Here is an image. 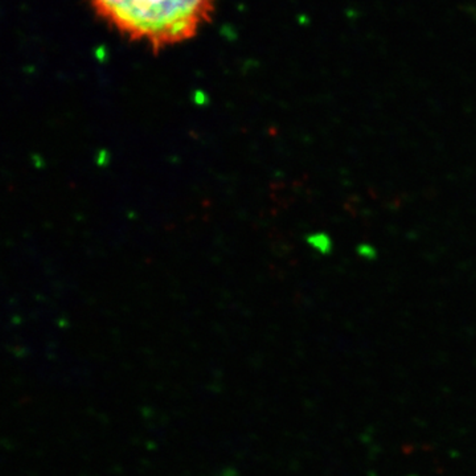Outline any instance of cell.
Listing matches in <instances>:
<instances>
[{"label": "cell", "mask_w": 476, "mask_h": 476, "mask_svg": "<svg viewBox=\"0 0 476 476\" xmlns=\"http://www.w3.org/2000/svg\"><path fill=\"white\" fill-rule=\"evenodd\" d=\"M114 32L154 50L195 38L212 23L218 0H85Z\"/></svg>", "instance_id": "1"}]
</instances>
